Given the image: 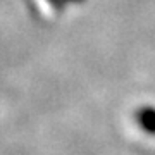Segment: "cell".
I'll list each match as a JSON object with an SVG mask.
<instances>
[{"label":"cell","mask_w":155,"mask_h":155,"mask_svg":"<svg viewBox=\"0 0 155 155\" xmlns=\"http://www.w3.org/2000/svg\"><path fill=\"white\" fill-rule=\"evenodd\" d=\"M138 124L143 127L147 133L155 134V109L153 107H143L136 114Z\"/></svg>","instance_id":"1"},{"label":"cell","mask_w":155,"mask_h":155,"mask_svg":"<svg viewBox=\"0 0 155 155\" xmlns=\"http://www.w3.org/2000/svg\"><path fill=\"white\" fill-rule=\"evenodd\" d=\"M47 2H48L50 5L55 9V11H64V7L67 5L66 0H47Z\"/></svg>","instance_id":"2"},{"label":"cell","mask_w":155,"mask_h":155,"mask_svg":"<svg viewBox=\"0 0 155 155\" xmlns=\"http://www.w3.org/2000/svg\"><path fill=\"white\" fill-rule=\"evenodd\" d=\"M67 4H69V2H83V0H66Z\"/></svg>","instance_id":"3"}]
</instances>
